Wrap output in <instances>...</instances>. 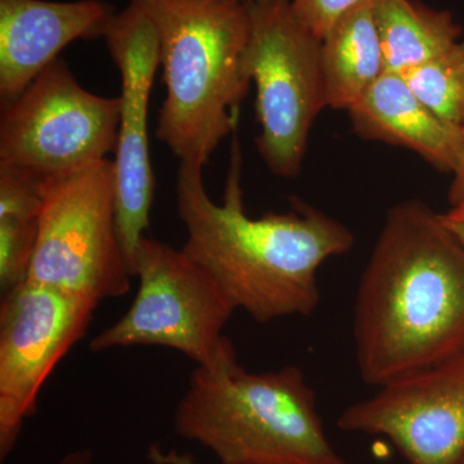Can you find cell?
I'll return each mask as SVG.
<instances>
[{
	"label": "cell",
	"instance_id": "5",
	"mask_svg": "<svg viewBox=\"0 0 464 464\" xmlns=\"http://www.w3.org/2000/svg\"><path fill=\"white\" fill-rule=\"evenodd\" d=\"M42 197L27 280L97 304L124 297L133 275L116 230L112 160L43 179Z\"/></svg>",
	"mask_w": 464,
	"mask_h": 464
},
{
	"label": "cell",
	"instance_id": "13",
	"mask_svg": "<svg viewBox=\"0 0 464 464\" xmlns=\"http://www.w3.org/2000/svg\"><path fill=\"white\" fill-rule=\"evenodd\" d=\"M347 112L353 132L362 139L411 150L440 172L456 170L464 128L440 119L401 74L384 72Z\"/></svg>",
	"mask_w": 464,
	"mask_h": 464
},
{
	"label": "cell",
	"instance_id": "8",
	"mask_svg": "<svg viewBox=\"0 0 464 464\" xmlns=\"http://www.w3.org/2000/svg\"><path fill=\"white\" fill-rule=\"evenodd\" d=\"M119 97L85 90L61 58L2 105L0 163L42 179L78 172L115 151Z\"/></svg>",
	"mask_w": 464,
	"mask_h": 464
},
{
	"label": "cell",
	"instance_id": "21",
	"mask_svg": "<svg viewBox=\"0 0 464 464\" xmlns=\"http://www.w3.org/2000/svg\"><path fill=\"white\" fill-rule=\"evenodd\" d=\"M91 462L92 451L90 449H81V450L66 454L58 464H91Z\"/></svg>",
	"mask_w": 464,
	"mask_h": 464
},
{
	"label": "cell",
	"instance_id": "16",
	"mask_svg": "<svg viewBox=\"0 0 464 464\" xmlns=\"http://www.w3.org/2000/svg\"><path fill=\"white\" fill-rule=\"evenodd\" d=\"M42 177L0 163V288L25 282L39 235Z\"/></svg>",
	"mask_w": 464,
	"mask_h": 464
},
{
	"label": "cell",
	"instance_id": "6",
	"mask_svg": "<svg viewBox=\"0 0 464 464\" xmlns=\"http://www.w3.org/2000/svg\"><path fill=\"white\" fill-rule=\"evenodd\" d=\"M246 66L256 87L259 155L270 172H301L317 115L328 108L322 39L293 12L290 0L252 3Z\"/></svg>",
	"mask_w": 464,
	"mask_h": 464
},
{
	"label": "cell",
	"instance_id": "11",
	"mask_svg": "<svg viewBox=\"0 0 464 464\" xmlns=\"http://www.w3.org/2000/svg\"><path fill=\"white\" fill-rule=\"evenodd\" d=\"M378 389L342 411V431L384 436L408 464L462 462L464 353Z\"/></svg>",
	"mask_w": 464,
	"mask_h": 464
},
{
	"label": "cell",
	"instance_id": "24",
	"mask_svg": "<svg viewBox=\"0 0 464 464\" xmlns=\"http://www.w3.org/2000/svg\"><path fill=\"white\" fill-rule=\"evenodd\" d=\"M460 464H464V458H463V460H462V462H460Z\"/></svg>",
	"mask_w": 464,
	"mask_h": 464
},
{
	"label": "cell",
	"instance_id": "19",
	"mask_svg": "<svg viewBox=\"0 0 464 464\" xmlns=\"http://www.w3.org/2000/svg\"><path fill=\"white\" fill-rule=\"evenodd\" d=\"M442 224L464 246V203L450 207L445 213H440Z\"/></svg>",
	"mask_w": 464,
	"mask_h": 464
},
{
	"label": "cell",
	"instance_id": "4",
	"mask_svg": "<svg viewBox=\"0 0 464 464\" xmlns=\"http://www.w3.org/2000/svg\"><path fill=\"white\" fill-rule=\"evenodd\" d=\"M173 422L179 438L221 464H347L324 430L302 369L249 372L235 348L215 364L195 366Z\"/></svg>",
	"mask_w": 464,
	"mask_h": 464
},
{
	"label": "cell",
	"instance_id": "20",
	"mask_svg": "<svg viewBox=\"0 0 464 464\" xmlns=\"http://www.w3.org/2000/svg\"><path fill=\"white\" fill-rule=\"evenodd\" d=\"M451 176H453V179H451L450 188H449L448 200L450 207H454L464 203V142L459 161H458L456 170Z\"/></svg>",
	"mask_w": 464,
	"mask_h": 464
},
{
	"label": "cell",
	"instance_id": "22",
	"mask_svg": "<svg viewBox=\"0 0 464 464\" xmlns=\"http://www.w3.org/2000/svg\"><path fill=\"white\" fill-rule=\"evenodd\" d=\"M226 2L243 3V5H252V3L267 2V0H226Z\"/></svg>",
	"mask_w": 464,
	"mask_h": 464
},
{
	"label": "cell",
	"instance_id": "9",
	"mask_svg": "<svg viewBox=\"0 0 464 464\" xmlns=\"http://www.w3.org/2000/svg\"><path fill=\"white\" fill-rule=\"evenodd\" d=\"M99 304L43 284L25 282L0 304V459L16 448L24 423L54 368L84 337Z\"/></svg>",
	"mask_w": 464,
	"mask_h": 464
},
{
	"label": "cell",
	"instance_id": "14",
	"mask_svg": "<svg viewBox=\"0 0 464 464\" xmlns=\"http://www.w3.org/2000/svg\"><path fill=\"white\" fill-rule=\"evenodd\" d=\"M322 65L328 108L346 111L387 72L372 0L350 9L324 35Z\"/></svg>",
	"mask_w": 464,
	"mask_h": 464
},
{
	"label": "cell",
	"instance_id": "12",
	"mask_svg": "<svg viewBox=\"0 0 464 464\" xmlns=\"http://www.w3.org/2000/svg\"><path fill=\"white\" fill-rule=\"evenodd\" d=\"M115 11L102 0H0V101L20 96L67 45L102 38Z\"/></svg>",
	"mask_w": 464,
	"mask_h": 464
},
{
	"label": "cell",
	"instance_id": "15",
	"mask_svg": "<svg viewBox=\"0 0 464 464\" xmlns=\"http://www.w3.org/2000/svg\"><path fill=\"white\" fill-rule=\"evenodd\" d=\"M386 72L402 74L453 47L462 26L453 14L415 0H372Z\"/></svg>",
	"mask_w": 464,
	"mask_h": 464
},
{
	"label": "cell",
	"instance_id": "10",
	"mask_svg": "<svg viewBox=\"0 0 464 464\" xmlns=\"http://www.w3.org/2000/svg\"><path fill=\"white\" fill-rule=\"evenodd\" d=\"M102 38L121 76L118 140L112 160L116 230L133 275L134 257L149 235L154 203L149 109L160 67L159 36L148 14L130 3L111 17Z\"/></svg>",
	"mask_w": 464,
	"mask_h": 464
},
{
	"label": "cell",
	"instance_id": "17",
	"mask_svg": "<svg viewBox=\"0 0 464 464\" xmlns=\"http://www.w3.org/2000/svg\"><path fill=\"white\" fill-rule=\"evenodd\" d=\"M401 75L440 119L464 128V41Z\"/></svg>",
	"mask_w": 464,
	"mask_h": 464
},
{
	"label": "cell",
	"instance_id": "7",
	"mask_svg": "<svg viewBox=\"0 0 464 464\" xmlns=\"http://www.w3.org/2000/svg\"><path fill=\"white\" fill-rule=\"evenodd\" d=\"M139 290L118 322L94 335L91 353L112 348H172L197 366H209L234 350L224 334L237 308L200 266L146 235L133 264Z\"/></svg>",
	"mask_w": 464,
	"mask_h": 464
},
{
	"label": "cell",
	"instance_id": "1",
	"mask_svg": "<svg viewBox=\"0 0 464 464\" xmlns=\"http://www.w3.org/2000/svg\"><path fill=\"white\" fill-rule=\"evenodd\" d=\"M203 169L179 164L177 174L183 253L212 276L237 311H246L255 322L315 313L322 301L317 273L324 262L353 248V231L297 198L288 212L250 217L237 137L221 203L208 194Z\"/></svg>",
	"mask_w": 464,
	"mask_h": 464
},
{
	"label": "cell",
	"instance_id": "2",
	"mask_svg": "<svg viewBox=\"0 0 464 464\" xmlns=\"http://www.w3.org/2000/svg\"><path fill=\"white\" fill-rule=\"evenodd\" d=\"M360 377L381 387L464 350V246L422 200L391 207L353 308Z\"/></svg>",
	"mask_w": 464,
	"mask_h": 464
},
{
	"label": "cell",
	"instance_id": "23",
	"mask_svg": "<svg viewBox=\"0 0 464 464\" xmlns=\"http://www.w3.org/2000/svg\"><path fill=\"white\" fill-rule=\"evenodd\" d=\"M174 463H176V464H190L188 462H185V460H183L182 458H176V460H174Z\"/></svg>",
	"mask_w": 464,
	"mask_h": 464
},
{
	"label": "cell",
	"instance_id": "18",
	"mask_svg": "<svg viewBox=\"0 0 464 464\" xmlns=\"http://www.w3.org/2000/svg\"><path fill=\"white\" fill-rule=\"evenodd\" d=\"M366 0H290L293 12L314 35L323 39L333 24Z\"/></svg>",
	"mask_w": 464,
	"mask_h": 464
},
{
	"label": "cell",
	"instance_id": "3",
	"mask_svg": "<svg viewBox=\"0 0 464 464\" xmlns=\"http://www.w3.org/2000/svg\"><path fill=\"white\" fill-rule=\"evenodd\" d=\"M157 27L166 99L155 136L179 164L204 168L235 133L252 83L246 66L248 5L226 0H130Z\"/></svg>",
	"mask_w": 464,
	"mask_h": 464
},
{
	"label": "cell",
	"instance_id": "25",
	"mask_svg": "<svg viewBox=\"0 0 464 464\" xmlns=\"http://www.w3.org/2000/svg\"><path fill=\"white\" fill-rule=\"evenodd\" d=\"M463 353H464V350H463Z\"/></svg>",
	"mask_w": 464,
	"mask_h": 464
}]
</instances>
